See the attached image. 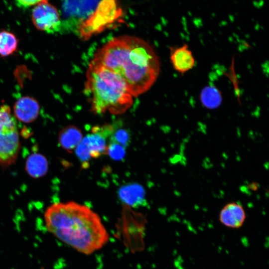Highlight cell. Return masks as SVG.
<instances>
[{"label":"cell","instance_id":"cell-6","mask_svg":"<svg viewBox=\"0 0 269 269\" xmlns=\"http://www.w3.org/2000/svg\"><path fill=\"white\" fill-rule=\"evenodd\" d=\"M32 21L35 27L48 33L60 30L61 18L57 9L48 0L35 5L31 12Z\"/></svg>","mask_w":269,"mask_h":269},{"label":"cell","instance_id":"cell-12","mask_svg":"<svg viewBox=\"0 0 269 269\" xmlns=\"http://www.w3.org/2000/svg\"><path fill=\"white\" fill-rule=\"evenodd\" d=\"M83 138L80 129L74 126H69L59 133L58 140L62 147L69 152L75 149Z\"/></svg>","mask_w":269,"mask_h":269},{"label":"cell","instance_id":"cell-8","mask_svg":"<svg viewBox=\"0 0 269 269\" xmlns=\"http://www.w3.org/2000/svg\"><path fill=\"white\" fill-rule=\"evenodd\" d=\"M246 213L243 206L237 202L225 205L219 214V220L224 226L231 229L241 228L245 222Z\"/></svg>","mask_w":269,"mask_h":269},{"label":"cell","instance_id":"cell-18","mask_svg":"<svg viewBox=\"0 0 269 269\" xmlns=\"http://www.w3.org/2000/svg\"><path fill=\"white\" fill-rule=\"evenodd\" d=\"M17 6L20 7L27 8L35 5L45 0H15Z\"/></svg>","mask_w":269,"mask_h":269},{"label":"cell","instance_id":"cell-17","mask_svg":"<svg viewBox=\"0 0 269 269\" xmlns=\"http://www.w3.org/2000/svg\"><path fill=\"white\" fill-rule=\"evenodd\" d=\"M129 141L130 134L127 130L124 129H114L110 138V142L118 143L126 147L128 145Z\"/></svg>","mask_w":269,"mask_h":269},{"label":"cell","instance_id":"cell-15","mask_svg":"<svg viewBox=\"0 0 269 269\" xmlns=\"http://www.w3.org/2000/svg\"><path fill=\"white\" fill-rule=\"evenodd\" d=\"M18 40L12 32L0 31V56L7 57L14 54L18 49Z\"/></svg>","mask_w":269,"mask_h":269},{"label":"cell","instance_id":"cell-16","mask_svg":"<svg viewBox=\"0 0 269 269\" xmlns=\"http://www.w3.org/2000/svg\"><path fill=\"white\" fill-rule=\"evenodd\" d=\"M125 153V147L122 145L115 142L109 143L106 154L114 160H121L124 157Z\"/></svg>","mask_w":269,"mask_h":269},{"label":"cell","instance_id":"cell-14","mask_svg":"<svg viewBox=\"0 0 269 269\" xmlns=\"http://www.w3.org/2000/svg\"><path fill=\"white\" fill-rule=\"evenodd\" d=\"M25 165L27 172L33 177L43 176L48 168L46 158L39 153L30 155L26 160Z\"/></svg>","mask_w":269,"mask_h":269},{"label":"cell","instance_id":"cell-19","mask_svg":"<svg viewBox=\"0 0 269 269\" xmlns=\"http://www.w3.org/2000/svg\"><path fill=\"white\" fill-rule=\"evenodd\" d=\"M249 187L252 190H257L258 188L257 184L256 183H252V184H250Z\"/></svg>","mask_w":269,"mask_h":269},{"label":"cell","instance_id":"cell-2","mask_svg":"<svg viewBox=\"0 0 269 269\" xmlns=\"http://www.w3.org/2000/svg\"><path fill=\"white\" fill-rule=\"evenodd\" d=\"M47 231L78 252L91 255L109 241L108 233L99 215L75 202L55 203L44 214Z\"/></svg>","mask_w":269,"mask_h":269},{"label":"cell","instance_id":"cell-4","mask_svg":"<svg viewBox=\"0 0 269 269\" xmlns=\"http://www.w3.org/2000/svg\"><path fill=\"white\" fill-rule=\"evenodd\" d=\"M85 93L90 98L91 110L97 114L125 112L133 96L124 79L110 69L91 61L86 73Z\"/></svg>","mask_w":269,"mask_h":269},{"label":"cell","instance_id":"cell-10","mask_svg":"<svg viewBox=\"0 0 269 269\" xmlns=\"http://www.w3.org/2000/svg\"><path fill=\"white\" fill-rule=\"evenodd\" d=\"M40 107L33 98L24 96L18 99L14 106V117L25 123L33 122L38 117Z\"/></svg>","mask_w":269,"mask_h":269},{"label":"cell","instance_id":"cell-9","mask_svg":"<svg viewBox=\"0 0 269 269\" xmlns=\"http://www.w3.org/2000/svg\"><path fill=\"white\" fill-rule=\"evenodd\" d=\"M170 59L175 70L182 75L192 69L195 60L186 44L170 47Z\"/></svg>","mask_w":269,"mask_h":269},{"label":"cell","instance_id":"cell-11","mask_svg":"<svg viewBox=\"0 0 269 269\" xmlns=\"http://www.w3.org/2000/svg\"><path fill=\"white\" fill-rule=\"evenodd\" d=\"M119 194L122 201L133 207L141 205L145 201V192L143 188L137 184L123 186Z\"/></svg>","mask_w":269,"mask_h":269},{"label":"cell","instance_id":"cell-13","mask_svg":"<svg viewBox=\"0 0 269 269\" xmlns=\"http://www.w3.org/2000/svg\"><path fill=\"white\" fill-rule=\"evenodd\" d=\"M200 99L203 106L207 109L213 110L221 105L222 96L221 91L217 88L209 85L201 90Z\"/></svg>","mask_w":269,"mask_h":269},{"label":"cell","instance_id":"cell-5","mask_svg":"<svg viewBox=\"0 0 269 269\" xmlns=\"http://www.w3.org/2000/svg\"><path fill=\"white\" fill-rule=\"evenodd\" d=\"M20 148L18 129L9 107H0V165L8 166L16 161Z\"/></svg>","mask_w":269,"mask_h":269},{"label":"cell","instance_id":"cell-1","mask_svg":"<svg viewBox=\"0 0 269 269\" xmlns=\"http://www.w3.org/2000/svg\"><path fill=\"white\" fill-rule=\"evenodd\" d=\"M92 61L120 76L134 97L147 91L160 71L159 58L153 48L130 35L111 39L97 51Z\"/></svg>","mask_w":269,"mask_h":269},{"label":"cell","instance_id":"cell-7","mask_svg":"<svg viewBox=\"0 0 269 269\" xmlns=\"http://www.w3.org/2000/svg\"><path fill=\"white\" fill-rule=\"evenodd\" d=\"M115 128L111 124L95 126L91 133L83 137L81 142L85 145L91 158H97L107 153L108 145Z\"/></svg>","mask_w":269,"mask_h":269},{"label":"cell","instance_id":"cell-3","mask_svg":"<svg viewBox=\"0 0 269 269\" xmlns=\"http://www.w3.org/2000/svg\"><path fill=\"white\" fill-rule=\"evenodd\" d=\"M61 12L60 30L83 40L115 26L123 16L119 0H63Z\"/></svg>","mask_w":269,"mask_h":269}]
</instances>
